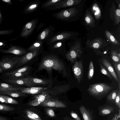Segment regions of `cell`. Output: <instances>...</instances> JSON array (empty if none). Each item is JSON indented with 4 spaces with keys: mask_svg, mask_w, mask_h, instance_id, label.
<instances>
[{
    "mask_svg": "<svg viewBox=\"0 0 120 120\" xmlns=\"http://www.w3.org/2000/svg\"><path fill=\"white\" fill-rule=\"evenodd\" d=\"M44 58L39 66V70L45 69L49 72L53 69L61 72L64 71L67 74L64 64L55 55H49Z\"/></svg>",
    "mask_w": 120,
    "mask_h": 120,
    "instance_id": "1",
    "label": "cell"
},
{
    "mask_svg": "<svg viewBox=\"0 0 120 120\" xmlns=\"http://www.w3.org/2000/svg\"><path fill=\"white\" fill-rule=\"evenodd\" d=\"M105 83H96L90 85L87 90L89 94L98 99H100L113 89Z\"/></svg>",
    "mask_w": 120,
    "mask_h": 120,
    "instance_id": "2",
    "label": "cell"
},
{
    "mask_svg": "<svg viewBox=\"0 0 120 120\" xmlns=\"http://www.w3.org/2000/svg\"><path fill=\"white\" fill-rule=\"evenodd\" d=\"M78 10L75 7L64 9L54 13L53 17L60 20L68 21L75 16L78 12Z\"/></svg>",
    "mask_w": 120,
    "mask_h": 120,
    "instance_id": "3",
    "label": "cell"
},
{
    "mask_svg": "<svg viewBox=\"0 0 120 120\" xmlns=\"http://www.w3.org/2000/svg\"><path fill=\"white\" fill-rule=\"evenodd\" d=\"M83 52L80 43L78 42L70 47L69 50L65 56L68 61L74 63L77 59L80 56Z\"/></svg>",
    "mask_w": 120,
    "mask_h": 120,
    "instance_id": "4",
    "label": "cell"
},
{
    "mask_svg": "<svg viewBox=\"0 0 120 120\" xmlns=\"http://www.w3.org/2000/svg\"><path fill=\"white\" fill-rule=\"evenodd\" d=\"M73 34L72 32L61 31L58 32L48 39L46 42L47 45H49L52 43L56 41H65L71 38Z\"/></svg>",
    "mask_w": 120,
    "mask_h": 120,
    "instance_id": "5",
    "label": "cell"
},
{
    "mask_svg": "<svg viewBox=\"0 0 120 120\" xmlns=\"http://www.w3.org/2000/svg\"><path fill=\"white\" fill-rule=\"evenodd\" d=\"M38 22V19H35L27 22L24 26L19 35L22 38H27L32 34Z\"/></svg>",
    "mask_w": 120,
    "mask_h": 120,
    "instance_id": "6",
    "label": "cell"
},
{
    "mask_svg": "<svg viewBox=\"0 0 120 120\" xmlns=\"http://www.w3.org/2000/svg\"><path fill=\"white\" fill-rule=\"evenodd\" d=\"M82 1V0H63L45 9L47 10H52L66 8L77 4Z\"/></svg>",
    "mask_w": 120,
    "mask_h": 120,
    "instance_id": "7",
    "label": "cell"
},
{
    "mask_svg": "<svg viewBox=\"0 0 120 120\" xmlns=\"http://www.w3.org/2000/svg\"><path fill=\"white\" fill-rule=\"evenodd\" d=\"M7 49H0V52L4 53H11L18 56L24 55L28 51L22 47L12 44L7 46Z\"/></svg>",
    "mask_w": 120,
    "mask_h": 120,
    "instance_id": "8",
    "label": "cell"
},
{
    "mask_svg": "<svg viewBox=\"0 0 120 120\" xmlns=\"http://www.w3.org/2000/svg\"><path fill=\"white\" fill-rule=\"evenodd\" d=\"M55 28L52 26L45 28L38 34L36 40L44 43L55 34Z\"/></svg>",
    "mask_w": 120,
    "mask_h": 120,
    "instance_id": "9",
    "label": "cell"
},
{
    "mask_svg": "<svg viewBox=\"0 0 120 120\" xmlns=\"http://www.w3.org/2000/svg\"><path fill=\"white\" fill-rule=\"evenodd\" d=\"M72 69L75 78L78 83L79 84L83 75V69L82 60H76L73 66Z\"/></svg>",
    "mask_w": 120,
    "mask_h": 120,
    "instance_id": "10",
    "label": "cell"
},
{
    "mask_svg": "<svg viewBox=\"0 0 120 120\" xmlns=\"http://www.w3.org/2000/svg\"><path fill=\"white\" fill-rule=\"evenodd\" d=\"M19 57L6 58L0 61V67L3 70L11 69L15 67L18 62Z\"/></svg>",
    "mask_w": 120,
    "mask_h": 120,
    "instance_id": "11",
    "label": "cell"
},
{
    "mask_svg": "<svg viewBox=\"0 0 120 120\" xmlns=\"http://www.w3.org/2000/svg\"><path fill=\"white\" fill-rule=\"evenodd\" d=\"M41 51L38 50L30 51L22 56L19 57V60L15 68H18L28 62L37 55Z\"/></svg>",
    "mask_w": 120,
    "mask_h": 120,
    "instance_id": "12",
    "label": "cell"
},
{
    "mask_svg": "<svg viewBox=\"0 0 120 120\" xmlns=\"http://www.w3.org/2000/svg\"><path fill=\"white\" fill-rule=\"evenodd\" d=\"M65 41H60L54 42L49 45L48 49L54 53H64L65 51Z\"/></svg>",
    "mask_w": 120,
    "mask_h": 120,
    "instance_id": "13",
    "label": "cell"
},
{
    "mask_svg": "<svg viewBox=\"0 0 120 120\" xmlns=\"http://www.w3.org/2000/svg\"><path fill=\"white\" fill-rule=\"evenodd\" d=\"M39 105L43 106L56 108H64L67 107L62 101L50 98L45 100Z\"/></svg>",
    "mask_w": 120,
    "mask_h": 120,
    "instance_id": "14",
    "label": "cell"
},
{
    "mask_svg": "<svg viewBox=\"0 0 120 120\" xmlns=\"http://www.w3.org/2000/svg\"><path fill=\"white\" fill-rule=\"evenodd\" d=\"M50 98V96L46 91L34 97V100L27 103L29 106H36L39 105L45 100Z\"/></svg>",
    "mask_w": 120,
    "mask_h": 120,
    "instance_id": "15",
    "label": "cell"
},
{
    "mask_svg": "<svg viewBox=\"0 0 120 120\" xmlns=\"http://www.w3.org/2000/svg\"><path fill=\"white\" fill-rule=\"evenodd\" d=\"M47 89L42 87H22L19 91L25 94H41L46 91Z\"/></svg>",
    "mask_w": 120,
    "mask_h": 120,
    "instance_id": "16",
    "label": "cell"
},
{
    "mask_svg": "<svg viewBox=\"0 0 120 120\" xmlns=\"http://www.w3.org/2000/svg\"><path fill=\"white\" fill-rule=\"evenodd\" d=\"M109 14L110 17L115 23V24H118L120 21V9L116 8L113 3H112Z\"/></svg>",
    "mask_w": 120,
    "mask_h": 120,
    "instance_id": "17",
    "label": "cell"
},
{
    "mask_svg": "<svg viewBox=\"0 0 120 120\" xmlns=\"http://www.w3.org/2000/svg\"><path fill=\"white\" fill-rule=\"evenodd\" d=\"M41 2L39 0H35L30 2L25 8L23 12L25 14L33 13L39 8Z\"/></svg>",
    "mask_w": 120,
    "mask_h": 120,
    "instance_id": "18",
    "label": "cell"
},
{
    "mask_svg": "<svg viewBox=\"0 0 120 120\" xmlns=\"http://www.w3.org/2000/svg\"><path fill=\"white\" fill-rule=\"evenodd\" d=\"M5 81L8 83L26 86L29 87H33L37 85L30 82L20 79L19 78H9V79L6 80Z\"/></svg>",
    "mask_w": 120,
    "mask_h": 120,
    "instance_id": "19",
    "label": "cell"
},
{
    "mask_svg": "<svg viewBox=\"0 0 120 120\" xmlns=\"http://www.w3.org/2000/svg\"><path fill=\"white\" fill-rule=\"evenodd\" d=\"M101 63L118 83L120 80V79H119L113 68L109 61L106 59L103 58L101 60Z\"/></svg>",
    "mask_w": 120,
    "mask_h": 120,
    "instance_id": "20",
    "label": "cell"
},
{
    "mask_svg": "<svg viewBox=\"0 0 120 120\" xmlns=\"http://www.w3.org/2000/svg\"><path fill=\"white\" fill-rule=\"evenodd\" d=\"M79 109L84 120H93V112L84 106L81 105Z\"/></svg>",
    "mask_w": 120,
    "mask_h": 120,
    "instance_id": "21",
    "label": "cell"
},
{
    "mask_svg": "<svg viewBox=\"0 0 120 120\" xmlns=\"http://www.w3.org/2000/svg\"><path fill=\"white\" fill-rule=\"evenodd\" d=\"M21 88L14 87L5 83H0V91L19 92Z\"/></svg>",
    "mask_w": 120,
    "mask_h": 120,
    "instance_id": "22",
    "label": "cell"
},
{
    "mask_svg": "<svg viewBox=\"0 0 120 120\" xmlns=\"http://www.w3.org/2000/svg\"><path fill=\"white\" fill-rule=\"evenodd\" d=\"M20 79L30 82L37 85L38 84L45 85L47 84V82L44 80L31 77L19 78Z\"/></svg>",
    "mask_w": 120,
    "mask_h": 120,
    "instance_id": "23",
    "label": "cell"
},
{
    "mask_svg": "<svg viewBox=\"0 0 120 120\" xmlns=\"http://www.w3.org/2000/svg\"><path fill=\"white\" fill-rule=\"evenodd\" d=\"M114 108L113 107L108 105H104L101 106L99 109V115L104 116L112 113L114 110Z\"/></svg>",
    "mask_w": 120,
    "mask_h": 120,
    "instance_id": "24",
    "label": "cell"
},
{
    "mask_svg": "<svg viewBox=\"0 0 120 120\" xmlns=\"http://www.w3.org/2000/svg\"><path fill=\"white\" fill-rule=\"evenodd\" d=\"M44 43L41 41L36 40L27 49L29 51L36 50H39L41 51L43 49Z\"/></svg>",
    "mask_w": 120,
    "mask_h": 120,
    "instance_id": "25",
    "label": "cell"
},
{
    "mask_svg": "<svg viewBox=\"0 0 120 120\" xmlns=\"http://www.w3.org/2000/svg\"><path fill=\"white\" fill-rule=\"evenodd\" d=\"M84 21L86 23L91 27L95 25V20L89 11H87L84 18Z\"/></svg>",
    "mask_w": 120,
    "mask_h": 120,
    "instance_id": "26",
    "label": "cell"
},
{
    "mask_svg": "<svg viewBox=\"0 0 120 120\" xmlns=\"http://www.w3.org/2000/svg\"><path fill=\"white\" fill-rule=\"evenodd\" d=\"M0 95H8L14 98L27 96L26 94L20 92L12 91H0Z\"/></svg>",
    "mask_w": 120,
    "mask_h": 120,
    "instance_id": "27",
    "label": "cell"
},
{
    "mask_svg": "<svg viewBox=\"0 0 120 120\" xmlns=\"http://www.w3.org/2000/svg\"><path fill=\"white\" fill-rule=\"evenodd\" d=\"M91 11L94 15L95 19L98 20L101 16V11L99 7L96 3H94L92 5Z\"/></svg>",
    "mask_w": 120,
    "mask_h": 120,
    "instance_id": "28",
    "label": "cell"
},
{
    "mask_svg": "<svg viewBox=\"0 0 120 120\" xmlns=\"http://www.w3.org/2000/svg\"><path fill=\"white\" fill-rule=\"evenodd\" d=\"M87 43L90 48L98 49L102 45V42L101 39L97 38L93 40L92 41H87Z\"/></svg>",
    "mask_w": 120,
    "mask_h": 120,
    "instance_id": "29",
    "label": "cell"
},
{
    "mask_svg": "<svg viewBox=\"0 0 120 120\" xmlns=\"http://www.w3.org/2000/svg\"><path fill=\"white\" fill-rule=\"evenodd\" d=\"M63 0H47L42 3L41 5V8H46L50 7L54 4L60 2Z\"/></svg>",
    "mask_w": 120,
    "mask_h": 120,
    "instance_id": "30",
    "label": "cell"
},
{
    "mask_svg": "<svg viewBox=\"0 0 120 120\" xmlns=\"http://www.w3.org/2000/svg\"><path fill=\"white\" fill-rule=\"evenodd\" d=\"M26 113L27 117L30 120H42L37 114L31 111L27 110Z\"/></svg>",
    "mask_w": 120,
    "mask_h": 120,
    "instance_id": "31",
    "label": "cell"
},
{
    "mask_svg": "<svg viewBox=\"0 0 120 120\" xmlns=\"http://www.w3.org/2000/svg\"><path fill=\"white\" fill-rule=\"evenodd\" d=\"M105 33L107 38L112 43L116 45H120L116 39L109 31L106 30Z\"/></svg>",
    "mask_w": 120,
    "mask_h": 120,
    "instance_id": "32",
    "label": "cell"
},
{
    "mask_svg": "<svg viewBox=\"0 0 120 120\" xmlns=\"http://www.w3.org/2000/svg\"><path fill=\"white\" fill-rule=\"evenodd\" d=\"M29 73L28 72L24 73H15L12 74L4 73L5 75L9 78H21L26 76Z\"/></svg>",
    "mask_w": 120,
    "mask_h": 120,
    "instance_id": "33",
    "label": "cell"
},
{
    "mask_svg": "<svg viewBox=\"0 0 120 120\" xmlns=\"http://www.w3.org/2000/svg\"><path fill=\"white\" fill-rule=\"evenodd\" d=\"M118 90H116L112 91L108 96L107 100L110 102L114 104L115 100L117 95Z\"/></svg>",
    "mask_w": 120,
    "mask_h": 120,
    "instance_id": "34",
    "label": "cell"
},
{
    "mask_svg": "<svg viewBox=\"0 0 120 120\" xmlns=\"http://www.w3.org/2000/svg\"><path fill=\"white\" fill-rule=\"evenodd\" d=\"M111 57L115 63H120V54L116 51L113 50L111 52Z\"/></svg>",
    "mask_w": 120,
    "mask_h": 120,
    "instance_id": "35",
    "label": "cell"
},
{
    "mask_svg": "<svg viewBox=\"0 0 120 120\" xmlns=\"http://www.w3.org/2000/svg\"><path fill=\"white\" fill-rule=\"evenodd\" d=\"M30 68L28 66H25L16 69L10 72L6 73L9 74L15 73H24L28 72Z\"/></svg>",
    "mask_w": 120,
    "mask_h": 120,
    "instance_id": "36",
    "label": "cell"
},
{
    "mask_svg": "<svg viewBox=\"0 0 120 120\" xmlns=\"http://www.w3.org/2000/svg\"><path fill=\"white\" fill-rule=\"evenodd\" d=\"M94 73V67L93 62L91 61L90 62L89 71L88 74V80L91 79L93 76Z\"/></svg>",
    "mask_w": 120,
    "mask_h": 120,
    "instance_id": "37",
    "label": "cell"
},
{
    "mask_svg": "<svg viewBox=\"0 0 120 120\" xmlns=\"http://www.w3.org/2000/svg\"><path fill=\"white\" fill-rule=\"evenodd\" d=\"M99 64L100 68V71L103 74L107 76L110 79H112V77L110 73L105 68L100 62Z\"/></svg>",
    "mask_w": 120,
    "mask_h": 120,
    "instance_id": "38",
    "label": "cell"
},
{
    "mask_svg": "<svg viewBox=\"0 0 120 120\" xmlns=\"http://www.w3.org/2000/svg\"><path fill=\"white\" fill-rule=\"evenodd\" d=\"M15 109L13 107L0 104V110L2 111H10L14 110Z\"/></svg>",
    "mask_w": 120,
    "mask_h": 120,
    "instance_id": "39",
    "label": "cell"
},
{
    "mask_svg": "<svg viewBox=\"0 0 120 120\" xmlns=\"http://www.w3.org/2000/svg\"><path fill=\"white\" fill-rule=\"evenodd\" d=\"M3 96L7 101V103L15 104H19L18 102L14 99L6 96Z\"/></svg>",
    "mask_w": 120,
    "mask_h": 120,
    "instance_id": "40",
    "label": "cell"
},
{
    "mask_svg": "<svg viewBox=\"0 0 120 120\" xmlns=\"http://www.w3.org/2000/svg\"><path fill=\"white\" fill-rule=\"evenodd\" d=\"M113 65L115 70L117 73V76L120 79V63H113Z\"/></svg>",
    "mask_w": 120,
    "mask_h": 120,
    "instance_id": "41",
    "label": "cell"
},
{
    "mask_svg": "<svg viewBox=\"0 0 120 120\" xmlns=\"http://www.w3.org/2000/svg\"><path fill=\"white\" fill-rule=\"evenodd\" d=\"M14 31L11 30H0V35H10Z\"/></svg>",
    "mask_w": 120,
    "mask_h": 120,
    "instance_id": "42",
    "label": "cell"
},
{
    "mask_svg": "<svg viewBox=\"0 0 120 120\" xmlns=\"http://www.w3.org/2000/svg\"><path fill=\"white\" fill-rule=\"evenodd\" d=\"M120 90H118L117 96L115 99V103L120 109Z\"/></svg>",
    "mask_w": 120,
    "mask_h": 120,
    "instance_id": "43",
    "label": "cell"
},
{
    "mask_svg": "<svg viewBox=\"0 0 120 120\" xmlns=\"http://www.w3.org/2000/svg\"><path fill=\"white\" fill-rule=\"evenodd\" d=\"M46 112L47 115L51 117L55 116V113L53 109L51 108H48L46 110Z\"/></svg>",
    "mask_w": 120,
    "mask_h": 120,
    "instance_id": "44",
    "label": "cell"
},
{
    "mask_svg": "<svg viewBox=\"0 0 120 120\" xmlns=\"http://www.w3.org/2000/svg\"><path fill=\"white\" fill-rule=\"evenodd\" d=\"M70 114L71 117L75 120H81L78 115L73 111H71Z\"/></svg>",
    "mask_w": 120,
    "mask_h": 120,
    "instance_id": "45",
    "label": "cell"
},
{
    "mask_svg": "<svg viewBox=\"0 0 120 120\" xmlns=\"http://www.w3.org/2000/svg\"><path fill=\"white\" fill-rule=\"evenodd\" d=\"M7 41H0V49H2L3 48L6 47L7 45L6 42Z\"/></svg>",
    "mask_w": 120,
    "mask_h": 120,
    "instance_id": "46",
    "label": "cell"
},
{
    "mask_svg": "<svg viewBox=\"0 0 120 120\" xmlns=\"http://www.w3.org/2000/svg\"><path fill=\"white\" fill-rule=\"evenodd\" d=\"M0 101L2 102L7 103V102L3 97V95H0Z\"/></svg>",
    "mask_w": 120,
    "mask_h": 120,
    "instance_id": "47",
    "label": "cell"
},
{
    "mask_svg": "<svg viewBox=\"0 0 120 120\" xmlns=\"http://www.w3.org/2000/svg\"><path fill=\"white\" fill-rule=\"evenodd\" d=\"M1 1L9 5H11L12 4L11 1L10 0H1Z\"/></svg>",
    "mask_w": 120,
    "mask_h": 120,
    "instance_id": "48",
    "label": "cell"
},
{
    "mask_svg": "<svg viewBox=\"0 0 120 120\" xmlns=\"http://www.w3.org/2000/svg\"><path fill=\"white\" fill-rule=\"evenodd\" d=\"M4 16L2 14L1 10L0 9V25L2 23V21L3 20V18Z\"/></svg>",
    "mask_w": 120,
    "mask_h": 120,
    "instance_id": "49",
    "label": "cell"
},
{
    "mask_svg": "<svg viewBox=\"0 0 120 120\" xmlns=\"http://www.w3.org/2000/svg\"><path fill=\"white\" fill-rule=\"evenodd\" d=\"M117 115L116 114L111 120H117Z\"/></svg>",
    "mask_w": 120,
    "mask_h": 120,
    "instance_id": "50",
    "label": "cell"
},
{
    "mask_svg": "<svg viewBox=\"0 0 120 120\" xmlns=\"http://www.w3.org/2000/svg\"><path fill=\"white\" fill-rule=\"evenodd\" d=\"M0 120H8L6 118L0 116Z\"/></svg>",
    "mask_w": 120,
    "mask_h": 120,
    "instance_id": "51",
    "label": "cell"
},
{
    "mask_svg": "<svg viewBox=\"0 0 120 120\" xmlns=\"http://www.w3.org/2000/svg\"><path fill=\"white\" fill-rule=\"evenodd\" d=\"M3 70L2 68L0 67V73L2 72Z\"/></svg>",
    "mask_w": 120,
    "mask_h": 120,
    "instance_id": "52",
    "label": "cell"
},
{
    "mask_svg": "<svg viewBox=\"0 0 120 120\" xmlns=\"http://www.w3.org/2000/svg\"><path fill=\"white\" fill-rule=\"evenodd\" d=\"M118 8L120 9V3L118 5V7H117Z\"/></svg>",
    "mask_w": 120,
    "mask_h": 120,
    "instance_id": "53",
    "label": "cell"
},
{
    "mask_svg": "<svg viewBox=\"0 0 120 120\" xmlns=\"http://www.w3.org/2000/svg\"><path fill=\"white\" fill-rule=\"evenodd\" d=\"M73 120V119H69V120Z\"/></svg>",
    "mask_w": 120,
    "mask_h": 120,
    "instance_id": "54",
    "label": "cell"
}]
</instances>
